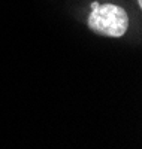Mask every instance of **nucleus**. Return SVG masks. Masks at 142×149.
Masks as SVG:
<instances>
[{
    "mask_svg": "<svg viewBox=\"0 0 142 149\" xmlns=\"http://www.w3.org/2000/svg\"><path fill=\"white\" fill-rule=\"evenodd\" d=\"M96 6H99V3H97V2H93V3H91V9H94Z\"/></svg>",
    "mask_w": 142,
    "mask_h": 149,
    "instance_id": "f03ea898",
    "label": "nucleus"
},
{
    "mask_svg": "<svg viewBox=\"0 0 142 149\" xmlns=\"http://www.w3.org/2000/svg\"><path fill=\"white\" fill-rule=\"evenodd\" d=\"M88 27L99 34L121 37L129 27L126 10L115 5H99L88 17Z\"/></svg>",
    "mask_w": 142,
    "mask_h": 149,
    "instance_id": "f257e3e1",
    "label": "nucleus"
},
{
    "mask_svg": "<svg viewBox=\"0 0 142 149\" xmlns=\"http://www.w3.org/2000/svg\"><path fill=\"white\" fill-rule=\"evenodd\" d=\"M138 2H139V5H142V0H138Z\"/></svg>",
    "mask_w": 142,
    "mask_h": 149,
    "instance_id": "7ed1b4c3",
    "label": "nucleus"
}]
</instances>
